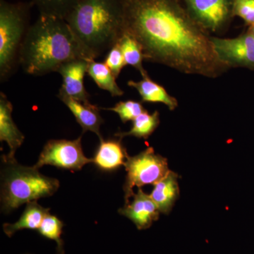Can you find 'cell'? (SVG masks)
Here are the masks:
<instances>
[{
	"label": "cell",
	"instance_id": "obj_1",
	"mask_svg": "<svg viewBox=\"0 0 254 254\" xmlns=\"http://www.w3.org/2000/svg\"><path fill=\"white\" fill-rule=\"evenodd\" d=\"M123 33L141 45L145 60L187 74L218 78L230 68L219 60L212 36L182 0H122Z\"/></svg>",
	"mask_w": 254,
	"mask_h": 254
},
{
	"label": "cell",
	"instance_id": "obj_2",
	"mask_svg": "<svg viewBox=\"0 0 254 254\" xmlns=\"http://www.w3.org/2000/svg\"><path fill=\"white\" fill-rule=\"evenodd\" d=\"M78 59L91 61L65 19L40 14L28 28L19 64L26 73L43 76Z\"/></svg>",
	"mask_w": 254,
	"mask_h": 254
},
{
	"label": "cell",
	"instance_id": "obj_3",
	"mask_svg": "<svg viewBox=\"0 0 254 254\" xmlns=\"http://www.w3.org/2000/svg\"><path fill=\"white\" fill-rule=\"evenodd\" d=\"M65 21L89 60H95L123 35L122 0H79Z\"/></svg>",
	"mask_w": 254,
	"mask_h": 254
},
{
	"label": "cell",
	"instance_id": "obj_4",
	"mask_svg": "<svg viewBox=\"0 0 254 254\" xmlns=\"http://www.w3.org/2000/svg\"><path fill=\"white\" fill-rule=\"evenodd\" d=\"M1 210L9 213L24 203L52 196L60 187L57 179L44 176L38 169L19 165L15 160L2 157Z\"/></svg>",
	"mask_w": 254,
	"mask_h": 254
},
{
	"label": "cell",
	"instance_id": "obj_5",
	"mask_svg": "<svg viewBox=\"0 0 254 254\" xmlns=\"http://www.w3.org/2000/svg\"><path fill=\"white\" fill-rule=\"evenodd\" d=\"M31 2L0 0V80L9 79L19 65L20 53L29 28Z\"/></svg>",
	"mask_w": 254,
	"mask_h": 254
},
{
	"label": "cell",
	"instance_id": "obj_6",
	"mask_svg": "<svg viewBox=\"0 0 254 254\" xmlns=\"http://www.w3.org/2000/svg\"><path fill=\"white\" fill-rule=\"evenodd\" d=\"M126 182L124 185L125 204L133 196V187L141 188L146 185H155L169 172L168 160L155 153L151 147L133 157H127L125 165Z\"/></svg>",
	"mask_w": 254,
	"mask_h": 254
},
{
	"label": "cell",
	"instance_id": "obj_7",
	"mask_svg": "<svg viewBox=\"0 0 254 254\" xmlns=\"http://www.w3.org/2000/svg\"><path fill=\"white\" fill-rule=\"evenodd\" d=\"M82 135L75 140H50L42 150L35 168L53 165L58 168L78 171L86 164L92 163L83 153L81 145Z\"/></svg>",
	"mask_w": 254,
	"mask_h": 254
},
{
	"label": "cell",
	"instance_id": "obj_8",
	"mask_svg": "<svg viewBox=\"0 0 254 254\" xmlns=\"http://www.w3.org/2000/svg\"><path fill=\"white\" fill-rule=\"evenodd\" d=\"M190 16L207 31H223L234 17V0H182Z\"/></svg>",
	"mask_w": 254,
	"mask_h": 254
},
{
	"label": "cell",
	"instance_id": "obj_9",
	"mask_svg": "<svg viewBox=\"0 0 254 254\" xmlns=\"http://www.w3.org/2000/svg\"><path fill=\"white\" fill-rule=\"evenodd\" d=\"M212 42L219 60L229 68L254 70V38L249 30L236 38L212 36Z\"/></svg>",
	"mask_w": 254,
	"mask_h": 254
},
{
	"label": "cell",
	"instance_id": "obj_10",
	"mask_svg": "<svg viewBox=\"0 0 254 254\" xmlns=\"http://www.w3.org/2000/svg\"><path fill=\"white\" fill-rule=\"evenodd\" d=\"M88 62L78 59L64 64L57 72L63 77V85L59 94L66 95L83 103H90V95L84 86V77L87 73Z\"/></svg>",
	"mask_w": 254,
	"mask_h": 254
},
{
	"label": "cell",
	"instance_id": "obj_11",
	"mask_svg": "<svg viewBox=\"0 0 254 254\" xmlns=\"http://www.w3.org/2000/svg\"><path fill=\"white\" fill-rule=\"evenodd\" d=\"M131 203L125 204L119 210V213L127 217L135 224L138 230H145L156 221L160 210L150 195L146 194L141 188L133 195Z\"/></svg>",
	"mask_w": 254,
	"mask_h": 254
},
{
	"label": "cell",
	"instance_id": "obj_12",
	"mask_svg": "<svg viewBox=\"0 0 254 254\" xmlns=\"http://www.w3.org/2000/svg\"><path fill=\"white\" fill-rule=\"evenodd\" d=\"M13 105L4 93H0V141L6 142L9 152L4 158L14 160L16 150L24 141V135L13 120Z\"/></svg>",
	"mask_w": 254,
	"mask_h": 254
},
{
	"label": "cell",
	"instance_id": "obj_13",
	"mask_svg": "<svg viewBox=\"0 0 254 254\" xmlns=\"http://www.w3.org/2000/svg\"><path fill=\"white\" fill-rule=\"evenodd\" d=\"M58 98L72 113L76 122L81 127L83 133L93 132L100 138V141L103 139L100 133V127L104 123V120L100 115V108L91 103H83L66 95H58Z\"/></svg>",
	"mask_w": 254,
	"mask_h": 254
},
{
	"label": "cell",
	"instance_id": "obj_14",
	"mask_svg": "<svg viewBox=\"0 0 254 254\" xmlns=\"http://www.w3.org/2000/svg\"><path fill=\"white\" fill-rule=\"evenodd\" d=\"M128 155L122 143V138L100 140V145L92 163L100 170L110 172L125 166Z\"/></svg>",
	"mask_w": 254,
	"mask_h": 254
},
{
	"label": "cell",
	"instance_id": "obj_15",
	"mask_svg": "<svg viewBox=\"0 0 254 254\" xmlns=\"http://www.w3.org/2000/svg\"><path fill=\"white\" fill-rule=\"evenodd\" d=\"M153 186L150 197L160 213L168 214L180 195L178 175L170 170L166 176Z\"/></svg>",
	"mask_w": 254,
	"mask_h": 254
},
{
	"label": "cell",
	"instance_id": "obj_16",
	"mask_svg": "<svg viewBox=\"0 0 254 254\" xmlns=\"http://www.w3.org/2000/svg\"><path fill=\"white\" fill-rule=\"evenodd\" d=\"M127 85L138 91L143 103H163L171 111L178 107V100L169 94L163 86L153 81L148 75L142 77L139 81H128Z\"/></svg>",
	"mask_w": 254,
	"mask_h": 254
},
{
	"label": "cell",
	"instance_id": "obj_17",
	"mask_svg": "<svg viewBox=\"0 0 254 254\" xmlns=\"http://www.w3.org/2000/svg\"><path fill=\"white\" fill-rule=\"evenodd\" d=\"M50 209L43 208L37 201L26 203V209L21 218L14 223H4L3 230L6 236L11 237L16 232L22 230H38Z\"/></svg>",
	"mask_w": 254,
	"mask_h": 254
},
{
	"label": "cell",
	"instance_id": "obj_18",
	"mask_svg": "<svg viewBox=\"0 0 254 254\" xmlns=\"http://www.w3.org/2000/svg\"><path fill=\"white\" fill-rule=\"evenodd\" d=\"M87 74L101 89L109 92L112 96L120 97L124 91L117 83V78L105 63H98L95 60L88 62Z\"/></svg>",
	"mask_w": 254,
	"mask_h": 254
},
{
	"label": "cell",
	"instance_id": "obj_19",
	"mask_svg": "<svg viewBox=\"0 0 254 254\" xmlns=\"http://www.w3.org/2000/svg\"><path fill=\"white\" fill-rule=\"evenodd\" d=\"M123 52L127 65L133 66L139 71L142 77L148 76V72L143 66L145 60L141 45L133 37L124 33L118 42Z\"/></svg>",
	"mask_w": 254,
	"mask_h": 254
},
{
	"label": "cell",
	"instance_id": "obj_20",
	"mask_svg": "<svg viewBox=\"0 0 254 254\" xmlns=\"http://www.w3.org/2000/svg\"><path fill=\"white\" fill-rule=\"evenodd\" d=\"M132 122V127L129 131L119 132L115 134V136L122 139L127 136H134L147 139L160 125V117L158 111L149 114L146 110Z\"/></svg>",
	"mask_w": 254,
	"mask_h": 254
},
{
	"label": "cell",
	"instance_id": "obj_21",
	"mask_svg": "<svg viewBox=\"0 0 254 254\" xmlns=\"http://www.w3.org/2000/svg\"><path fill=\"white\" fill-rule=\"evenodd\" d=\"M79 0H31L40 14L65 19Z\"/></svg>",
	"mask_w": 254,
	"mask_h": 254
},
{
	"label": "cell",
	"instance_id": "obj_22",
	"mask_svg": "<svg viewBox=\"0 0 254 254\" xmlns=\"http://www.w3.org/2000/svg\"><path fill=\"white\" fill-rule=\"evenodd\" d=\"M63 227L64 223L62 220L56 216L48 213L45 217L44 220L38 230V233L42 237L56 242L58 254H65L64 242L61 238Z\"/></svg>",
	"mask_w": 254,
	"mask_h": 254
},
{
	"label": "cell",
	"instance_id": "obj_23",
	"mask_svg": "<svg viewBox=\"0 0 254 254\" xmlns=\"http://www.w3.org/2000/svg\"><path fill=\"white\" fill-rule=\"evenodd\" d=\"M101 109L110 110L118 114L123 123L133 121L137 117L146 111L141 102L132 100L119 102L112 108H103Z\"/></svg>",
	"mask_w": 254,
	"mask_h": 254
},
{
	"label": "cell",
	"instance_id": "obj_24",
	"mask_svg": "<svg viewBox=\"0 0 254 254\" xmlns=\"http://www.w3.org/2000/svg\"><path fill=\"white\" fill-rule=\"evenodd\" d=\"M104 63L111 70L115 77L118 78L119 75L121 73L122 70L127 65L123 52H122L118 43H116L108 52L106 57H105Z\"/></svg>",
	"mask_w": 254,
	"mask_h": 254
},
{
	"label": "cell",
	"instance_id": "obj_25",
	"mask_svg": "<svg viewBox=\"0 0 254 254\" xmlns=\"http://www.w3.org/2000/svg\"><path fill=\"white\" fill-rule=\"evenodd\" d=\"M234 16H238L247 26L254 24V0H234Z\"/></svg>",
	"mask_w": 254,
	"mask_h": 254
},
{
	"label": "cell",
	"instance_id": "obj_26",
	"mask_svg": "<svg viewBox=\"0 0 254 254\" xmlns=\"http://www.w3.org/2000/svg\"><path fill=\"white\" fill-rule=\"evenodd\" d=\"M248 30L250 31V33H252V36H253L254 38V24L250 26V27L248 28Z\"/></svg>",
	"mask_w": 254,
	"mask_h": 254
}]
</instances>
